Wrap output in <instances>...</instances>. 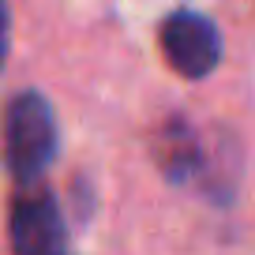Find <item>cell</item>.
Wrapping results in <instances>:
<instances>
[{"label": "cell", "mask_w": 255, "mask_h": 255, "mask_svg": "<svg viewBox=\"0 0 255 255\" xmlns=\"http://www.w3.org/2000/svg\"><path fill=\"white\" fill-rule=\"evenodd\" d=\"M11 252L15 255H64L68 248V225L49 191H34L11 207Z\"/></svg>", "instance_id": "3"}, {"label": "cell", "mask_w": 255, "mask_h": 255, "mask_svg": "<svg viewBox=\"0 0 255 255\" xmlns=\"http://www.w3.org/2000/svg\"><path fill=\"white\" fill-rule=\"evenodd\" d=\"M158 38L165 64L184 79H207L222 60V34L199 11H173L161 23Z\"/></svg>", "instance_id": "2"}, {"label": "cell", "mask_w": 255, "mask_h": 255, "mask_svg": "<svg viewBox=\"0 0 255 255\" xmlns=\"http://www.w3.org/2000/svg\"><path fill=\"white\" fill-rule=\"evenodd\" d=\"M56 154V117L49 102L34 90L19 94L8 105L4 120V158L19 184H30L45 173V165Z\"/></svg>", "instance_id": "1"}, {"label": "cell", "mask_w": 255, "mask_h": 255, "mask_svg": "<svg viewBox=\"0 0 255 255\" xmlns=\"http://www.w3.org/2000/svg\"><path fill=\"white\" fill-rule=\"evenodd\" d=\"M8 4L0 0V68H4V56H8Z\"/></svg>", "instance_id": "5"}, {"label": "cell", "mask_w": 255, "mask_h": 255, "mask_svg": "<svg viewBox=\"0 0 255 255\" xmlns=\"http://www.w3.org/2000/svg\"><path fill=\"white\" fill-rule=\"evenodd\" d=\"M161 146V165L169 169V173H184V165H191V154H195V143H191V131L180 124L165 128L158 139Z\"/></svg>", "instance_id": "4"}]
</instances>
